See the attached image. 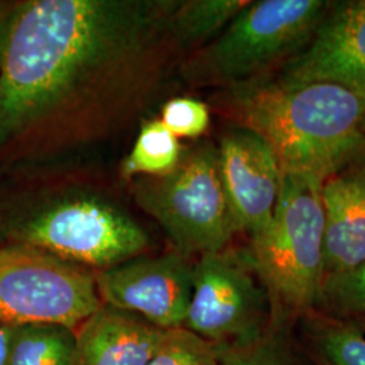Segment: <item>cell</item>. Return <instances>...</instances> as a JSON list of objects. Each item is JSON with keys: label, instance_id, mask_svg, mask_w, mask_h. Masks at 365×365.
<instances>
[{"label": "cell", "instance_id": "cell-1", "mask_svg": "<svg viewBox=\"0 0 365 365\" xmlns=\"http://www.w3.org/2000/svg\"><path fill=\"white\" fill-rule=\"evenodd\" d=\"M175 1H16L0 48V149L61 150L148 106L179 57Z\"/></svg>", "mask_w": 365, "mask_h": 365}, {"label": "cell", "instance_id": "cell-2", "mask_svg": "<svg viewBox=\"0 0 365 365\" xmlns=\"http://www.w3.org/2000/svg\"><path fill=\"white\" fill-rule=\"evenodd\" d=\"M212 103L233 125L264 138L288 173L324 182L365 143V98L336 83L274 72L218 90Z\"/></svg>", "mask_w": 365, "mask_h": 365}, {"label": "cell", "instance_id": "cell-3", "mask_svg": "<svg viewBox=\"0 0 365 365\" xmlns=\"http://www.w3.org/2000/svg\"><path fill=\"white\" fill-rule=\"evenodd\" d=\"M321 190L315 176L284 172L271 221L250 237L249 255L269 299V327L295 329L319 298L327 277Z\"/></svg>", "mask_w": 365, "mask_h": 365}, {"label": "cell", "instance_id": "cell-4", "mask_svg": "<svg viewBox=\"0 0 365 365\" xmlns=\"http://www.w3.org/2000/svg\"><path fill=\"white\" fill-rule=\"evenodd\" d=\"M0 238L93 272L138 257L149 245L130 215L87 194L14 202L0 214Z\"/></svg>", "mask_w": 365, "mask_h": 365}, {"label": "cell", "instance_id": "cell-5", "mask_svg": "<svg viewBox=\"0 0 365 365\" xmlns=\"http://www.w3.org/2000/svg\"><path fill=\"white\" fill-rule=\"evenodd\" d=\"M330 0H249L209 45L184 58L182 80L226 88L277 72L313 38Z\"/></svg>", "mask_w": 365, "mask_h": 365}, {"label": "cell", "instance_id": "cell-6", "mask_svg": "<svg viewBox=\"0 0 365 365\" xmlns=\"http://www.w3.org/2000/svg\"><path fill=\"white\" fill-rule=\"evenodd\" d=\"M133 194L184 257L220 252L238 235L222 182L218 148L210 141L184 148L179 165L170 173L138 178Z\"/></svg>", "mask_w": 365, "mask_h": 365}, {"label": "cell", "instance_id": "cell-7", "mask_svg": "<svg viewBox=\"0 0 365 365\" xmlns=\"http://www.w3.org/2000/svg\"><path fill=\"white\" fill-rule=\"evenodd\" d=\"M102 306L95 272L39 249L0 244V325L78 329Z\"/></svg>", "mask_w": 365, "mask_h": 365}, {"label": "cell", "instance_id": "cell-8", "mask_svg": "<svg viewBox=\"0 0 365 365\" xmlns=\"http://www.w3.org/2000/svg\"><path fill=\"white\" fill-rule=\"evenodd\" d=\"M269 322L268 294L248 249L227 247L194 262V288L184 329L218 346L255 339Z\"/></svg>", "mask_w": 365, "mask_h": 365}, {"label": "cell", "instance_id": "cell-9", "mask_svg": "<svg viewBox=\"0 0 365 365\" xmlns=\"http://www.w3.org/2000/svg\"><path fill=\"white\" fill-rule=\"evenodd\" d=\"M103 304L140 315L163 330L184 327L194 288V261L178 252L134 257L95 272Z\"/></svg>", "mask_w": 365, "mask_h": 365}, {"label": "cell", "instance_id": "cell-10", "mask_svg": "<svg viewBox=\"0 0 365 365\" xmlns=\"http://www.w3.org/2000/svg\"><path fill=\"white\" fill-rule=\"evenodd\" d=\"M217 148L238 233L253 237L272 218L284 172L272 148L247 128L232 123L222 133Z\"/></svg>", "mask_w": 365, "mask_h": 365}, {"label": "cell", "instance_id": "cell-11", "mask_svg": "<svg viewBox=\"0 0 365 365\" xmlns=\"http://www.w3.org/2000/svg\"><path fill=\"white\" fill-rule=\"evenodd\" d=\"M277 73L336 83L365 98V0H330L313 38Z\"/></svg>", "mask_w": 365, "mask_h": 365}, {"label": "cell", "instance_id": "cell-12", "mask_svg": "<svg viewBox=\"0 0 365 365\" xmlns=\"http://www.w3.org/2000/svg\"><path fill=\"white\" fill-rule=\"evenodd\" d=\"M325 274L352 271L365 262V175L352 165L322 182Z\"/></svg>", "mask_w": 365, "mask_h": 365}, {"label": "cell", "instance_id": "cell-13", "mask_svg": "<svg viewBox=\"0 0 365 365\" xmlns=\"http://www.w3.org/2000/svg\"><path fill=\"white\" fill-rule=\"evenodd\" d=\"M167 330L103 304L76 329L75 365H146Z\"/></svg>", "mask_w": 365, "mask_h": 365}, {"label": "cell", "instance_id": "cell-14", "mask_svg": "<svg viewBox=\"0 0 365 365\" xmlns=\"http://www.w3.org/2000/svg\"><path fill=\"white\" fill-rule=\"evenodd\" d=\"M294 330L312 365H365V333L349 322L314 309Z\"/></svg>", "mask_w": 365, "mask_h": 365}, {"label": "cell", "instance_id": "cell-15", "mask_svg": "<svg viewBox=\"0 0 365 365\" xmlns=\"http://www.w3.org/2000/svg\"><path fill=\"white\" fill-rule=\"evenodd\" d=\"M249 0H175L170 31L185 58L217 38Z\"/></svg>", "mask_w": 365, "mask_h": 365}, {"label": "cell", "instance_id": "cell-16", "mask_svg": "<svg viewBox=\"0 0 365 365\" xmlns=\"http://www.w3.org/2000/svg\"><path fill=\"white\" fill-rule=\"evenodd\" d=\"M76 330L54 324L14 327L7 365H75Z\"/></svg>", "mask_w": 365, "mask_h": 365}, {"label": "cell", "instance_id": "cell-17", "mask_svg": "<svg viewBox=\"0 0 365 365\" xmlns=\"http://www.w3.org/2000/svg\"><path fill=\"white\" fill-rule=\"evenodd\" d=\"M214 348L218 365H312L294 329L268 327L255 339Z\"/></svg>", "mask_w": 365, "mask_h": 365}, {"label": "cell", "instance_id": "cell-18", "mask_svg": "<svg viewBox=\"0 0 365 365\" xmlns=\"http://www.w3.org/2000/svg\"><path fill=\"white\" fill-rule=\"evenodd\" d=\"M184 146L160 119L148 120L140 129L135 144L123 161L125 178L163 176L175 170L182 160Z\"/></svg>", "mask_w": 365, "mask_h": 365}, {"label": "cell", "instance_id": "cell-19", "mask_svg": "<svg viewBox=\"0 0 365 365\" xmlns=\"http://www.w3.org/2000/svg\"><path fill=\"white\" fill-rule=\"evenodd\" d=\"M315 310L365 333V262L352 271L327 276Z\"/></svg>", "mask_w": 365, "mask_h": 365}, {"label": "cell", "instance_id": "cell-20", "mask_svg": "<svg viewBox=\"0 0 365 365\" xmlns=\"http://www.w3.org/2000/svg\"><path fill=\"white\" fill-rule=\"evenodd\" d=\"M146 365H218L214 345L192 331L167 330L158 349Z\"/></svg>", "mask_w": 365, "mask_h": 365}, {"label": "cell", "instance_id": "cell-21", "mask_svg": "<svg viewBox=\"0 0 365 365\" xmlns=\"http://www.w3.org/2000/svg\"><path fill=\"white\" fill-rule=\"evenodd\" d=\"M160 120L179 140H196L209 130V106L195 98H173L161 107Z\"/></svg>", "mask_w": 365, "mask_h": 365}, {"label": "cell", "instance_id": "cell-22", "mask_svg": "<svg viewBox=\"0 0 365 365\" xmlns=\"http://www.w3.org/2000/svg\"><path fill=\"white\" fill-rule=\"evenodd\" d=\"M14 327L0 325V365H7Z\"/></svg>", "mask_w": 365, "mask_h": 365}, {"label": "cell", "instance_id": "cell-23", "mask_svg": "<svg viewBox=\"0 0 365 365\" xmlns=\"http://www.w3.org/2000/svg\"><path fill=\"white\" fill-rule=\"evenodd\" d=\"M15 6H16V1L0 0V48L3 43V38H4L7 26H9V22H10L11 15L15 10Z\"/></svg>", "mask_w": 365, "mask_h": 365}, {"label": "cell", "instance_id": "cell-24", "mask_svg": "<svg viewBox=\"0 0 365 365\" xmlns=\"http://www.w3.org/2000/svg\"><path fill=\"white\" fill-rule=\"evenodd\" d=\"M349 165H352L356 170H360L363 175H365V143L352 157V160L349 161Z\"/></svg>", "mask_w": 365, "mask_h": 365}]
</instances>
